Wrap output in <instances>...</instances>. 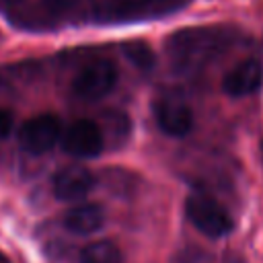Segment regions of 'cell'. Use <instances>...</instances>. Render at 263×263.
Returning <instances> with one entry per match:
<instances>
[{
  "label": "cell",
  "instance_id": "1",
  "mask_svg": "<svg viewBox=\"0 0 263 263\" xmlns=\"http://www.w3.org/2000/svg\"><path fill=\"white\" fill-rule=\"evenodd\" d=\"M230 43V33L218 27H193L175 31L166 39V55L175 72L189 74L203 68Z\"/></svg>",
  "mask_w": 263,
  "mask_h": 263
},
{
  "label": "cell",
  "instance_id": "2",
  "mask_svg": "<svg viewBox=\"0 0 263 263\" xmlns=\"http://www.w3.org/2000/svg\"><path fill=\"white\" fill-rule=\"evenodd\" d=\"M185 214L191 220V224L210 238H220L232 230L230 214L208 195H189L185 201Z\"/></svg>",
  "mask_w": 263,
  "mask_h": 263
},
{
  "label": "cell",
  "instance_id": "3",
  "mask_svg": "<svg viewBox=\"0 0 263 263\" xmlns=\"http://www.w3.org/2000/svg\"><path fill=\"white\" fill-rule=\"evenodd\" d=\"M117 82V68L111 60H95L86 64L72 80V90L78 99L97 101L113 90Z\"/></svg>",
  "mask_w": 263,
  "mask_h": 263
},
{
  "label": "cell",
  "instance_id": "4",
  "mask_svg": "<svg viewBox=\"0 0 263 263\" xmlns=\"http://www.w3.org/2000/svg\"><path fill=\"white\" fill-rule=\"evenodd\" d=\"M60 138H62V123L51 113H43V115L31 117L29 121L23 123V127L18 132L21 146L31 154L49 152L58 144Z\"/></svg>",
  "mask_w": 263,
  "mask_h": 263
},
{
  "label": "cell",
  "instance_id": "5",
  "mask_svg": "<svg viewBox=\"0 0 263 263\" xmlns=\"http://www.w3.org/2000/svg\"><path fill=\"white\" fill-rule=\"evenodd\" d=\"M62 146L68 154L76 158H92L101 154L105 140L101 127L90 119H78L68 125L62 136Z\"/></svg>",
  "mask_w": 263,
  "mask_h": 263
},
{
  "label": "cell",
  "instance_id": "6",
  "mask_svg": "<svg viewBox=\"0 0 263 263\" xmlns=\"http://www.w3.org/2000/svg\"><path fill=\"white\" fill-rule=\"evenodd\" d=\"M154 119L162 134L183 138L193 127V113L189 105L177 97H162L154 105Z\"/></svg>",
  "mask_w": 263,
  "mask_h": 263
},
{
  "label": "cell",
  "instance_id": "7",
  "mask_svg": "<svg viewBox=\"0 0 263 263\" xmlns=\"http://www.w3.org/2000/svg\"><path fill=\"white\" fill-rule=\"evenodd\" d=\"M53 195L62 201H78L86 197L95 187V177L80 164H70L53 175Z\"/></svg>",
  "mask_w": 263,
  "mask_h": 263
},
{
  "label": "cell",
  "instance_id": "8",
  "mask_svg": "<svg viewBox=\"0 0 263 263\" xmlns=\"http://www.w3.org/2000/svg\"><path fill=\"white\" fill-rule=\"evenodd\" d=\"M263 84V64L259 60H245L234 66L222 80V88L228 97L253 95Z\"/></svg>",
  "mask_w": 263,
  "mask_h": 263
},
{
  "label": "cell",
  "instance_id": "9",
  "mask_svg": "<svg viewBox=\"0 0 263 263\" xmlns=\"http://www.w3.org/2000/svg\"><path fill=\"white\" fill-rule=\"evenodd\" d=\"M105 224V210L99 203H80L66 212L64 216V228L72 234H92L101 230Z\"/></svg>",
  "mask_w": 263,
  "mask_h": 263
},
{
  "label": "cell",
  "instance_id": "10",
  "mask_svg": "<svg viewBox=\"0 0 263 263\" xmlns=\"http://www.w3.org/2000/svg\"><path fill=\"white\" fill-rule=\"evenodd\" d=\"M80 263H121V251L111 240L88 242L78 257Z\"/></svg>",
  "mask_w": 263,
  "mask_h": 263
},
{
  "label": "cell",
  "instance_id": "11",
  "mask_svg": "<svg viewBox=\"0 0 263 263\" xmlns=\"http://www.w3.org/2000/svg\"><path fill=\"white\" fill-rule=\"evenodd\" d=\"M179 0H113V8L117 14L123 16H138L148 10H160L168 4H175Z\"/></svg>",
  "mask_w": 263,
  "mask_h": 263
},
{
  "label": "cell",
  "instance_id": "12",
  "mask_svg": "<svg viewBox=\"0 0 263 263\" xmlns=\"http://www.w3.org/2000/svg\"><path fill=\"white\" fill-rule=\"evenodd\" d=\"M43 4L53 12H64V10H70L76 4V0H43Z\"/></svg>",
  "mask_w": 263,
  "mask_h": 263
},
{
  "label": "cell",
  "instance_id": "13",
  "mask_svg": "<svg viewBox=\"0 0 263 263\" xmlns=\"http://www.w3.org/2000/svg\"><path fill=\"white\" fill-rule=\"evenodd\" d=\"M12 129V115L6 109H0V140L6 138Z\"/></svg>",
  "mask_w": 263,
  "mask_h": 263
},
{
  "label": "cell",
  "instance_id": "14",
  "mask_svg": "<svg viewBox=\"0 0 263 263\" xmlns=\"http://www.w3.org/2000/svg\"><path fill=\"white\" fill-rule=\"evenodd\" d=\"M0 263H8V261H6V257H4L2 253H0Z\"/></svg>",
  "mask_w": 263,
  "mask_h": 263
},
{
  "label": "cell",
  "instance_id": "15",
  "mask_svg": "<svg viewBox=\"0 0 263 263\" xmlns=\"http://www.w3.org/2000/svg\"><path fill=\"white\" fill-rule=\"evenodd\" d=\"M261 160H263V140H261Z\"/></svg>",
  "mask_w": 263,
  "mask_h": 263
}]
</instances>
